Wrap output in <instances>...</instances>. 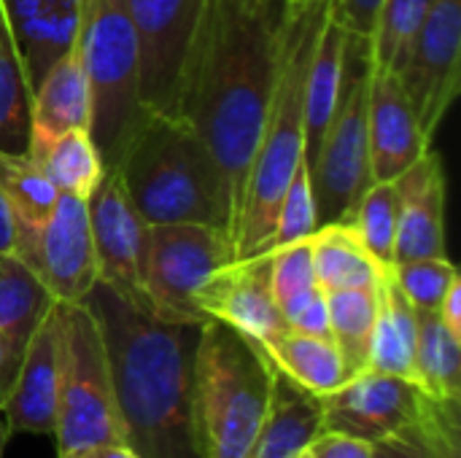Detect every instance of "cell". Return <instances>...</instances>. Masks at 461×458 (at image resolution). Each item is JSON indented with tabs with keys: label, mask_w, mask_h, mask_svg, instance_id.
I'll return each instance as SVG.
<instances>
[{
	"label": "cell",
	"mask_w": 461,
	"mask_h": 458,
	"mask_svg": "<svg viewBox=\"0 0 461 458\" xmlns=\"http://www.w3.org/2000/svg\"><path fill=\"white\" fill-rule=\"evenodd\" d=\"M284 11L281 0H200L186 57L178 119L197 132L216 167L232 259L249 170L273 97Z\"/></svg>",
	"instance_id": "cell-1"
},
{
	"label": "cell",
	"mask_w": 461,
	"mask_h": 458,
	"mask_svg": "<svg viewBox=\"0 0 461 458\" xmlns=\"http://www.w3.org/2000/svg\"><path fill=\"white\" fill-rule=\"evenodd\" d=\"M111 367L124 443L140 458H205L194 405L203 324H170L100 281L86 294Z\"/></svg>",
	"instance_id": "cell-2"
},
{
	"label": "cell",
	"mask_w": 461,
	"mask_h": 458,
	"mask_svg": "<svg viewBox=\"0 0 461 458\" xmlns=\"http://www.w3.org/2000/svg\"><path fill=\"white\" fill-rule=\"evenodd\" d=\"M327 19V0L286 3L278 35V59L273 97L262 138L249 170L240 229L235 240V259H246L270 248L278 202L286 184L305 154L303 132V94L311 54L319 30Z\"/></svg>",
	"instance_id": "cell-3"
},
{
	"label": "cell",
	"mask_w": 461,
	"mask_h": 458,
	"mask_svg": "<svg viewBox=\"0 0 461 458\" xmlns=\"http://www.w3.org/2000/svg\"><path fill=\"white\" fill-rule=\"evenodd\" d=\"M116 170L132 205L149 224H208L227 238L216 167L184 119L146 113Z\"/></svg>",
	"instance_id": "cell-4"
},
{
	"label": "cell",
	"mask_w": 461,
	"mask_h": 458,
	"mask_svg": "<svg viewBox=\"0 0 461 458\" xmlns=\"http://www.w3.org/2000/svg\"><path fill=\"white\" fill-rule=\"evenodd\" d=\"M273 389L265 351L221 321H203L194 359V405L205 458H246Z\"/></svg>",
	"instance_id": "cell-5"
},
{
	"label": "cell",
	"mask_w": 461,
	"mask_h": 458,
	"mask_svg": "<svg viewBox=\"0 0 461 458\" xmlns=\"http://www.w3.org/2000/svg\"><path fill=\"white\" fill-rule=\"evenodd\" d=\"M76 46L89 84V135L105 170H116L146 116L127 0H78Z\"/></svg>",
	"instance_id": "cell-6"
},
{
	"label": "cell",
	"mask_w": 461,
	"mask_h": 458,
	"mask_svg": "<svg viewBox=\"0 0 461 458\" xmlns=\"http://www.w3.org/2000/svg\"><path fill=\"white\" fill-rule=\"evenodd\" d=\"M59 327V402L57 454L124 443L105 343L92 310L84 302H54Z\"/></svg>",
	"instance_id": "cell-7"
},
{
	"label": "cell",
	"mask_w": 461,
	"mask_h": 458,
	"mask_svg": "<svg viewBox=\"0 0 461 458\" xmlns=\"http://www.w3.org/2000/svg\"><path fill=\"white\" fill-rule=\"evenodd\" d=\"M370 70H373L370 38L346 32L338 105L327 124L316 159L311 165L319 224L351 221L359 197L373 184L370 154H367Z\"/></svg>",
	"instance_id": "cell-8"
},
{
	"label": "cell",
	"mask_w": 461,
	"mask_h": 458,
	"mask_svg": "<svg viewBox=\"0 0 461 458\" xmlns=\"http://www.w3.org/2000/svg\"><path fill=\"white\" fill-rule=\"evenodd\" d=\"M232 262L221 229L208 224H149L143 254V292L149 313L170 324H203L197 292L216 267Z\"/></svg>",
	"instance_id": "cell-9"
},
{
	"label": "cell",
	"mask_w": 461,
	"mask_h": 458,
	"mask_svg": "<svg viewBox=\"0 0 461 458\" xmlns=\"http://www.w3.org/2000/svg\"><path fill=\"white\" fill-rule=\"evenodd\" d=\"M319 400L324 432H340L365 443L419 429L438 408V400L419 383L375 370L351 375L343 386Z\"/></svg>",
	"instance_id": "cell-10"
},
{
	"label": "cell",
	"mask_w": 461,
	"mask_h": 458,
	"mask_svg": "<svg viewBox=\"0 0 461 458\" xmlns=\"http://www.w3.org/2000/svg\"><path fill=\"white\" fill-rule=\"evenodd\" d=\"M127 11L138 40L140 103L146 113L178 116L200 0H127Z\"/></svg>",
	"instance_id": "cell-11"
},
{
	"label": "cell",
	"mask_w": 461,
	"mask_h": 458,
	"mask_svg": "<svg viewBox=\"0 0 461 458\" xmlns=\"http://www.w3.org/2000/svg\"><path fill=\"white\" fill-rule=\"evenodd\" d=\"M459 76L461 0H435L400 70L419 127L429 143L459 94Z\"/></svg>",
	"instance_id": "cell-12"
},
{
	"label": "cell",
	"mask_w": 461,
	"mask_h": 458,
	"mask_svg": "<svg viewBox=\"0 0 461 458\" xmlns=\"http://www.w3.org/2000/svg\"><path fill=\"white\" fill-rule=\"evenodd\" d=\"M89 229L97 265V281L132 308L149 313L143 292V254L149 221L132 205L119 170H105L89 197Z\"/></svg>",
	"instance_id": "cell-13"
},
{
	"label": "cell",
	"mask_w": 461,
	"mask_h": 458,
	"mask_svg": "<svg viewBox=\"0 0 461 458\" xmlns=\"http://www.w3.org/2000/svg\"><path fill=\"white\" fill-rule=\"evenodd\" d=\"M19 259L38 275L54 302H84L97 283L89 205L73 194H59L51 216Z\"/></svg>",
	"instance_id": "cell-14"
},
{
	"label": "cell",
	"mask_w": 461,
	"mask_h": 458,
	"mask_svg": "<svg viewBox=\"0 0 461 458\" xmlns=\"http://www.w3.org/2000/svg\"><path fill=\"white\" fill-rule=\"evenodd\" d=\"M194 302L203 319L221 321L257 346L289 329L270 286V251L216 267Z\"/></svg>",
	"instance_id": "cell-15"
},
{
	"label": "cell",
	"mask_w": 461,
	"mask_h": 458,
	"mask_svg": "<svg viewBox=\"0 0 461 458\" xmlns=\"http://www.w3.org/2000/svg\"><path fill=\"white\" fill-rule=\"evenodd\" d=\"M427 148L429 140L419 127L400 73L373 65L367 89L370 181H397Z\"/></svg>",
	"instance_id": "cell-16"
},
{
	"label": "cell",
	"mask_w": 461,
	"mask_h": 458,
	"mask_svg": "<svg viewBox=\"0 0 461 458\" xmlns=\"http://www.w3.org/2000/svg\"><path fill=\"white\" fill-rule=\"evenodd\" d=\"M394 265L446 254V173L435 151H424L397 181Z\"/></svg>",
	"instance_id": "cell-17"
},
{
	"label": "cell",
	"mask_w": 461,
	"mask_h": 458,
	"mask_svg": "<svg viewBox=\"0 0 461 458\" xmlns=\"http://www.w3.org/2000/svg\"><path fill=\"white\" fill-rule=\"evenodd\" d=\"M59 402V327L57 308L32 332L14 389L3 405L11 435H54Z\"/></svg>",
	"instance_id": "cell-18"
},
{
	"label": "cell",
	"mask_w": 461,
	"mask_h": 458,
	"mask_svg": "<svg viewBox=\"0 0 461 458\" xmlns=\"http://www.w3.org/2000/svg\"><path fill=\"white\" fill-rule=\"evenodd\" d=\"M78 127L89 130V84L73 38V43L49 62L41 84L32 89L27 154L38 159L57 138Z\"/></svg>",
	"instance_id": "cell-19"
},
{
	"label": "cell",
	"mask_w": 461,
	"mask_h": 458,
	"mask_svg": "<svg viewBox=\"0 0 461 458\" xmlns=\"http://www.w3.org/2000/svg\"><path fill=\"white\" fill-rule=\"evenodd\" d=\"M321 432L319 394L303 389L273 364L267 413L246 458H297Z\"/></svg>",
	"instance_id": "cell-20"
},
{
	"label": "cell",
	"mask_w": 461,
	"mask_h": 458,
	"mask_svg": "<svg viewBox=\"0 0 461 458\" xmlns=\"http://www.w3.org/2000/svg\"><path fill=\"white\" fill-rule=\"evenodd\" d=\"M0 194L14 219V248L11 254L22 256L46 219L51 216L59 192L46 178L43 167L24 151L11 154L0 148Z\"/></svg>",
	"instance_id": "cell-21"
},
{
	"label": "cell",
	"mask_w": 461,
	"mask_h": 458,
	"mask_svg": "<svg viewBox=\"0 0 461 458\" xmlns=\"http://www.w3.org/2000/svg\"><path fill=\"white\" fill-rule=\"evenodd\" d=\"M343 51H346V30L335 24L327 13L305 76L303 94V132H305V157L313 165L327 124L335 113L340 78H343Z\"/></svg>",
	"instance_id": "cell-22"
},
{
	"label": "cell",
	"mask_w": 461,
	"mask_h": 458,
	"mask_svg": "<svg viewBox=\"0 0 461 458\" xmlns=\"http://www.w3.org/2000/svg\"><path fill=\"white\" fill-rule=\"evenodd\" d=\"M419 383L416 378V308L392 278V267L378 283V316L367 346V367Z\"/></svg>",
	"instance_id": "cell-23"
},
{
	"label": "cell",
	"mask_w": 461,
	"mask_h": 458,
	"mask_svg": "<svg viewBox=\"0 0 461 458\" xmlns=\"http://www.w3.org/2000/svg\"><path fill=\"white\" fill-rule=\"evenodd\" d=\"M316 283L324 292L378 289L389 267H381L359 240L351 221L319 224L311 235Z\"/></svg>",
	"instance_id": "cell-24"
},
{
	"label": "cell",
	"mask_w": 461,
	"mask_h": 458,
	"mask_svg": "<svg viewBox=\"0 0 461 458\" xmlns=\"http://www.w3.org/2000/svg\"><path fill=\"white\" fill-rule=\"evenodd\" d=\"M32 78L22 54L8 0H0V148L27 151Z\"/></svg>",
	"instance_id": "cell-25"
},
{
	"label": "cell",
	"mask_w": 461,
	"mask_h": 458,
	"mask_svg": "<svg viewBox=\"0 0 461 458\" xmlns=\"http://www.w3.org/2000/svg\"><path fill=\"white\" fill-rule=\"evenodd\" d=\"M265 356L294 383L313 394H330L338 386L348 381L346 362L338 351V346L327 337H311L292 329H284L281 335L270 337L259 346Z\"/></svg>",
	"instance_id": "cell-26"
},
{
	"label": "cell",
	"mask_w": 461,
	"mask_h": 458,
	"mask_svg": "<svg viewBox=\"0 0 461 458\" xmlns=\"http://www.w3.org/2000/svg\"><path fill=\"white\" fill-rule=\"evenodd\" d=\"M54 308L38 275L11 251H0V335L27 348L32 332Z\"/></svg>",
	"instance_id": "cell-27"
},
{
	"label": "cell",
	"mask_w": 461,
	"mask_h": 458,
	"mask_svg": "<svg viewBox=\"0 0 461 458\" xmlns=\"http://www.w3.org/2000/svg\"><path fill=\"white\" fill-rule=\"evenodd\" d=\"M416 378L438 402H461V340L432 310H416Z\"/></svg>",
	"instance_id": "cell-28"
},
{
	"label": "cell",
	"mask_w": 461,
	"mask_h": 458,
	"mask_svg": "<svg viewBox=\"0 0 461 458\" xmlns=\"http://www.w3.org/2000/svg\"><path fill=\"white\" fill-rule=\"evenodd\" d=\"M35 162L59 194H73L84 202H89L105 175V162L86 127L57 138Z\"/></svg>",
	"instance_id": "cell-29"
},
{
	"label": "cell",
	"mask_w": 461,
	"mask_h": 458,
	"mask_svg": "<svg viewBox=\"0 0 461 458\" xmlns=\"http://www.w3.org/2000/svg\"><path fill=\"white\" fill-rule=\"evenodd\" d=\"M324 294L330 335L351 378L367 367V346L378 316V289H338Z\"/></svg>",
	"instance_id": "cell-30"
},
{
	"label": "cell",
	"mask_w": 461,
	"mask_h": 458,
	"mask_svg": "<svg viewBox=\"0 0 461 458\" xmlns=\"http://www.w3.org/2000/svg\"><path fill=\"white\" fill-rule=\"evenodd\" d=\"M459 405L438 402L419 429L373 443V458H459Z\"/></svg>",
	"instance_id": "cell-31"
},
{
	"label": "cell",
	"mask_w": 461,
	"mask_h": 458,
	"mask_svg": "<svg viewBox=\"0 0 461 458\" xmlns=\"http://www.w3.org/2000/svg\"><path fill=\"white\" fill-rule=\"evenodd\" d=\"M435 0H384L375 30L370 35V49H373V65L375 67H389V70H402L411 43L427 19L429 8Z\"/></svg>",
	"instance_id": "cell-32"
},
{
	"label": "cell",
	"mask_w": 461,
	"mask_h": 458,
	"mask_svg": "<svg viewBox=\"0 0 461 458\" xmlns=\"http://www.w3.org/2000/svg\"><path fill=\"white\" fill-rule=\"evenodd\" d=\"M397 186L394 181H375L365 189L351 216V224L381 267L394 265L397 240Z\"/></svg>",
	"instance_id": "cell-33"
},
{
	"label": "cell",
	"mask_w": 461,
	"mask_h": 458,
	"mask_svg": "<svg viewBox=\"0 0 461 458\" xmlns=\"http://www.w3.org/2000/svg\"><path fill=\"white\" fill-rule=\"evenodd\" d=\"M316 227H319V211H316V194H313V181H311V162L303 154L278 202L270 248L308 238L316 232Z\"/></svg>",
	"instance_id": "cell-34"
},
{
	"label": "cell",
	"mask_w": 461,
	"mask_h": 458,
	"mask_svg": "<svg viewBox=\"0 0 461 458\" xmlns=\"http://www.w3.org/2000/svg\"><path fill=\"white\" fill-rule=\"evenodd\" d=\"M270 286L278 310L284 313L303 297H308L316 283V270H313V251H311V235L292 240L286 246L270 248Z\"/></svg>",
	"instance_id": "cell-35"
},
{
	"label": "cell",
	"mask_w": 461,
	"mask_h": 458,
	"mask_svg": "<svg viewBox=\"0 0 461 458\" xmlns=\"http://www.w3.org/2000/svg\"><path fill=\"white\" fill-rule=\"evenodd\" d=\"M392 278L416 310L438 313L448 286L459 278V270L454 267L448 256L413 259V262L392 265Z\"/></svg>",
	"instance_id": "cell-36"
},
{
	"label": "cell",
	"mask_w": 461,
	"mask_h": 458,
	"mask_svg": "<svg viewBox=\"0 0 461 458\" xmlns=\"http://www.w3.org/2000/svg\"><path fill=\"white\" fill-rule=\"evenodd\" d=\"M281 316H284V321H286V327L292 332L332 340V335H330V313H327V294H324L321 286L313 289L300 302H294L292 308H286Z\"/></svg>",
	"instance_id": "cell-37"
},
{
	"label": "cell",
	"mask_w": 461,
	"mask_h": 458,
	"mask_svg": "<svg viewBox=\"0 0 461 458\" xmlns=\"http://www.w3.org/2000/svg\"><path fill=\"white\" fill-rule=\"evenodd\" d=\"M384 0H327V13L351 35L370 38Z\"/></svg>",
	"instance_id": "cell-38"
},
{
	"label": "cell",
	"mask_w": 461,
	"mask_h": 458,
	"mask_svg": "<svg viewBox=\"0 0 461 458\" xmlns=\"http://www.w3.org/2000/svg\"><path fill=\"white\" fill-rule=\"evenodd\" d=\"M308 454L313 458H373V443L340 432H321L308 445Z\"/></svg>",
	"instance_id": "cell-39"
},
{
	"label": "cell",
	"mask_w": 461,
	"mask_h": 458,
	"mask_svg": "<svg viewBox=\"0 0 461 458\" xmlns=\"http://www.w3.org/2000/svg\"><path fill=\"white\" fill-rule=\"evenodd\" d=\"M22 356H24V348L16 346L14 340H8L5 335H0V408L5 405V400L14 389Z\"/></svg>",
	"instance_id": "cell-40"
},
{
	"label": "cell",
	"mask_w": 461,
	"mask_h": 458,
	"mask_svg": "<svg viewBox=\"0 0 461 458\" xmlns=\"http://www.w3.org/2000/svg\"><path fill=\"white\" fill-rule=\"evenodd\" d=\"M57 458H140L127 443H100V445H84L73 451H62Z\"/></svg>",
	"instance_id": "cell-41"
},
{
	"label": "cell",
	"mask_w": 461,
	"mask_h": 458,
	"mask_svg": "<svg viewBox=\"0 0 461 458\" xmlns=\"http://www.w3.org/2000/svg\"><path fill=\"white\" fill-rule=\"evenodd\" d=\"M438 316L448 327V332L461 340V278H456L448 286V292H446V297H443V302L438 308Z\"/></svg>",
	"instance_id": "cell-42"
},
{
	"label": "cell",
	"mask_w": 461,
	"mask_h": 458,
	"mask_svg": "<svg viewBox=\"0 0 461 458\" xmlns=\"http://www.w3.org/2000/svg\"><path fill=\"white\" fill-rule=\"evenodd\" d=\"M11 248H14V219L0 194V251H11Z\"/></svg>",
	"instance_id": "cell-43"
},
{
	"label": "cell",
	"mask_w": 461,
	"mask_h": 458,
	"mask_svg": "<svg viewBox=\"0 0 461 458\" xmlns=\"http://www.w3.org/2000/svg\"><path fill=\"white\" fill-rule=\"evenodd\" d=\"M8 440H11V429H8V421H5L3 408H0V458H3V451L8 445Z\"/></svg>",
	"instance_id": "cell-44"
},
{
	"label": "cell",
	"mask_w": 461,
	"mask_h": 458,
	"mask_svg": "<svg viewBox=\"0 0 461 458\" xmlns=\"http://www.w3.org/2000/svg\"><path fill=\"white\" fill-rule=\"evenodd\" d=\"M297 458H313V456H311V454L305 451V454H300V456H297Z\"/></svg>",
	"instance_id": "cell-45"
}]
</instances>
